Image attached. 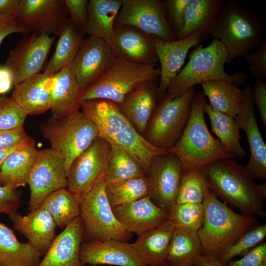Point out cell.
<instances>
[{"label":"cell","mask_w":266,"mask_h":266,"mask_svg":"<svg viewBox=\"0 0 266 266\" xmlns=\"http://www.w3.org/2000/svg\"><path fill=\"white\" fill-rule=\"evenodd\" d=\"M80 108L96 124L99 136L128 151L146 173L149 172L155 157L168 153L148 141L114 103L103 99H92L81 101Z\"/></svg>","instance_id":"obj_1"},{"label":"cell","mask_w":266,"mask_h":266,"mask_svg":"<svg viewBox=\"0 0 266 266\" xmlns=\"http://www.w3.org/2000/svg\"><path fill=\"white\" fill-rule=\"evenodd\" d=\"M209 190L241 213L266 217L264 200L244 167L233 159H220L201 168Z\"/></svg>","instance_id":"obj_2"},{"label":"cell","mask_w":266,"mask_h":266,"mask_svg":"<svg viewBox=\"0 0 266 266\" xmlns=\"http://www.w3.org/2000/svg\"><path fill=\"white\" fill-rule=\"evenodd\" d=\"M203 92H197L191 104L188 123L179 140L167 152L176 156L182 166L183 173L200 169L214 161L233 159L220 140L208 130L204 118L206 103Z\"/></svg>","instance_id":"obj_3"},{"label":"cell","mask_w":266,"mask_h":266,"mask_svg":"<svg viewBox=\"0 0 266 266\" xmlns=\"http://www.w3.org/2000/svg\"><path fill=\"white\" fill-rule=\"evenodd\" d=\"M210 35L225 47L226 64L238 57L245 58L265 40L258 17L244 3L236 0L223 3Z\"/></svg>","instance_id":"obj_4"},{"label":"cell","mask_w":266,"mask_h":266,"mask_svg":"<svg viewBox=\"0 0 266 266\" xmlns=\"http://www.w3.org/2000/svg\"><path fill=\"white\" fill-rule=\"evenodd\" d=\"M202 204L203 223L197 232L202 255L218 258L226 248L258 225L255 216L235 212L210 190Z\"/></svg>","instance_id":"obj_5"},{"label":"cell","mask_w":266,"mask_h":266,"mask_svg":"<svg viewBox=\"0 0 266 266\" xmlns=\"http://www.w3.org/2000/svg\"><path fill=\"white\" fill-rule=\"evenodd\" d=\"M228 56L225 47L217 39L213 38L205 47L198 45L191 52L186 66L170 82L164 99H173L198 84L210 80H224L237 85L244 84L247 81L245 72L229 74L225 71Z\"/></svg>","instance_id":"obj_6"},{"label":"cell","mask_w":266,"mask_h":266,"mask_svg":"<svg viewBox=\"0 0 266 266\" xmlns=\"http://www.w3.org/2000/svg\"><path fill=\"white\" fill-rule=\"evenodd\" d=\"M156 65H143L117 57L110 66L81 94L80 102L103 99L118 105L140 84L160 76Z\"/></svg>","instance_id":"obj_7"},{"label":"cell","mask_w":266,"mask_h":266,"mask_svg":"<svg viewBox=\"0 0 266 266\" xmlns=\"http://www.w3.org/2000/svg\"><path fill=\"white\" fill-rule=\"evenodd\" d=\"M106 174L89 191L79 195L83 241L115 239L127 242L133 233L128 232L115 216L105 193Z\"/></svg>","instance_id":"obj_8"},{"label":"cell","mask_w":266,"mask_h":266,"mask_svg":"<svg viewBox=\"0 0 266 266\" xmlns=\"http://www.w3.org/2000/svg\"><path fill=\"white\" fill-rule=\"evenodd\" d=\"M39 129L51 148L64 156L67 173L74 159L99 136L96 124L80 109L62 119L52 116Z\"/></svg>","instance_id":"obj_9"},{"label":"cell","mask_w":266,"mask_h":266,"mask_svg":"<svg viewBox=\"0 0 266 266\" xmlns=\"http://www.w3.org/2000/svg\"><path fill=\"white\" fill-rule=\"evenodd\" d=\"M193 87L180 96L159 102L149 121L145 138L153 145L165 150L172 148L181 136L188 123L193 99Z\"/></svg>","instance_id":"obj_10"},{"label":"cell","mask_w":266,"mask_h":266,"mask_svg":"<svg viewBox=\"0 0 266 266\" xmlns=\"http://www.w3.org/2000/svg\"><path fill=\"white\" fill-rule=\"evenodd\" d=\"M67 171L64 156L52 148L38 150L28 184L30 190L28 210L37 209L53 192L67 188Z\"/></svg>","instance_id":"obj_11"},{"label":"cell","mask_w":266,"mask_h":266,"mask_svg":"<svg viewBox=\"0 0 266 266\" xmlns=\"http://www.w3.org/2000/svg\"><path fill=\"white\" fill-rule=\"evenodd\" d=\"M122 1L114 27L129 26L165 41L177 39L168 24L163 0Z\"/></svg>","instance_id":"obj_12"},{"label":"cell","mask_w":266,"mask_h":266,"mask_svg":"<svg viewBox=\"0 0 266 266\" xmlns=\"http://www.w3.org/2000/svg\"><path fill=\"white\" fill-rule=\"evenodd\" d=\"M110 152L109 143L97 137L72 162L67 174V188L78 196L91 189L106 174Z\"/></svg>","instance_id":"obj_13"},{"label":"cell","mask_w":266,"mask_h":266,"mask_svg":"<svg viewBox=\"0 0 266 266\" xmlns=\"http://www.w3.org/2000/svg\"><path fill=\"white\" fill-rule=\"evenodd\" d=\"M54 40V36L32 33L16 44L4 64L13 74L14 85L40 72Z\"/></svg>","instance_id":"obj_14"},{"label":"cell","mask_w":266,"mask_h":266,"mask_svg":"<svg viewBox=\"0 0 266 266\" xmlns=\"http://www.w3.org/2000/svg\"><path fill=\"white\" fill-rule=\"evenodd\" d=\"M14 16L27 32L58 35L67 12L63 0H20Z\"/></svg>","instance_id":"obj_15"},{"label":"cell","mask_w":266,"mask_h":266,"mask_svg":"<svg viewBox=\"0 0 266 266\" xmlns=\"http://www.w3.org/2000/svg\"><path fill=\"white\" fill-rule=\"evenodd\" d=\"M148 177L149 197L157 206L167 211L176 203L183 173L179 159L167 153L152 160Z\"/></svg>","instance_id":"obj_16"},{"label":"cell","mask_w":266,"mask_h":266,"mask_svg":"<svg viewBox=\"0 0 266 266\" xmlns=\"http://www.w3.org/2000/svg\"><path fill=\"white\" fill-rule=\"evenodd\" d=\"M116 57L105 40L91 36L84 38L68 66L81 93L110 66Z\"/></svg>","instance_id":"obj_17"},{"label":"cell","mask_w":266,"mask_h":266,"mask_svg":"<svg viewBox=\"0 0 266 266\" xmlns=\"http://www.w3.org/2000/svg\"><path fill=\"white\" fill-rule=\"evenodd\" d=\"M252 88L247 85L242 90L239 110L234 119L247 138L250 157L245 169L253 179L266 178V145L260 131L255 114Z\"/></svg>","instance_id":"obj_18"},{"label":"cell","mask_w":266,"mask_h":266,"mask_svg":"<svg viewBox=\"0 0 266 266\" xmlns=\"http://www.w3.org/2000/svg\"><path fill=\"white\" fill-rule=\"evenodd\" d=\"M153 44L161 64L160 81L158 86V103L165 98L171 80L180 71L189 50L201 42L199 33L174 41L164 40L153 35Z\"/></svg>","instance_id":"obj_19"},{"label":"cell","mask_w":266,"mask_h":266,"mask_svg":"<svg viewBox=\"0 0 266 266\" xmlns=\"http://www.w3.org/2000/svg\"><path fill=\"white\" fill-rule=\"evenodd\" d=\"M116 57L143 65L159 62L153 44V35L129 26L114 27L106 41Z\"/></svg>","instance_id":"obj_20"},{"label":"cell","mask_w":266,"mask_h":266,"mask_svg":"<svg viewBox=\"0 0 266 266\" xmlns=\"http://www.w3.org/2000/svg\"><path fill=\"white\" fill-rule=\"evenodd\" d=\"M80 259L83 264L93 266H147L131 244L115 239L83 241Z\"/></svg>","instance_id":"obj_21"},{"label":"cell","mask_w":266,"mask_h":266,"mask_svg":"<svg viewBox=\"0 0 266 266\" xmlns=\"http://www.w3.org/2000/svg\"><path fill=\"white\" fill-rule=\"evenodd\" d=\"M15 230L24 236L28 243L43 256L56 235V225L47 210L42 206L26 215L18 211L9 215Z\"/></svg>","instance_id":"obj_22"},{"label":"cell","mask_w":266,"mask_h":266,"mask_svg":"<svg viewBox=\"0 0 266 266\" xmlns=\"http://www.w3.org/2000/svg\"><path fill=\"white\" fill-rule=\"evenodd\" d=\"M83 235V223L79 216L55 236L37 266H86L80 259Z\"/></svg>","instance_id":"obj_23"},{"label":"cell","mask_w":266,"mask_h":266,"mask_svg":"<svg viewBox=\"0 0 266 266\" xmlns=\"http://www.w3.org/2000/svg\"><path fill=\"white\" fill-rule=\"evenodd\" d=\"M112 210L123 226L138 236L168 219V211L155 204L149 196L112 207Z\"/></svg>","instance_id":"obj_24"},{"label":"cell","mask_w":266,"mask_h":266,"mask_svg":"<svg viewBox=\"0 0 266 266\" xmlns=\"http://www.w3.org/2000/svg\"><path fill=\"white\" fill-rule=\"evenodd\" d=\"M54 75L40 72L14 85L11 98L27 115L50 109Z\"/></svg>","instance_id":"obj_25"},{"label":"cell","mask_w":266,"mask_h":266,"mask_svg":"<svg viewBox=\"0 0 266 266\" xmlns=\"http://www.w3.org/2000/svg\"><path fill=\"white\" fill-rule=\"evenodd\" d=\"M156 80L145 82L131 91L117 105L121 113L142 136L158 102Z\"/></svg>","instance_id":"obj_26"},{"label":"cell","mask_w":266,"mask_h":266,"mask_svg":"<svg viewBox=\"0 0 266 266\" xmlns=\"http://www.w3.org/2000/svg\"><path fill=\"white\" fill-rule=\"evenodd\" d=\"M175 229L167 219L157 227L138 236L131 245L147 266H161L166 255Z\"/></svg>","instance_id":"obj_27"},{"label":"cell","mask_w":266,"mask_h":266,"mask_svg":"<svg viewBox=\"0 0 266 266\" xmlns=\"http://www.w3.org/2000/svg\"><path fill=\"white\" fill-rule=\"evenodd\" d=\"M223 3L222 0H191L186 9L183 28L177 39L198 32L201 41L206 40Z\"/></svg>","instance_id":"obj_28"},{"label":"cell","mask_w":266,"mask_h":266,"mask_svg":"<svg viewBox=\"0 0 266 266\" xmlns=\"http://www.w3.org/2000/svg\"><path fill=\"white\" fill-rule=\"evenodd\" d=\"M81 91L71 70L63 68L54 75L52 91V117L62 119L79 109Z\"/></svg>","instance_id":"obj_29"},{"label":"cell","mask_w":266,"mask_h":266,"mask_svg":"<svg viewBox=\"0 0 266 266\" xmlns=\"http://www.w3.org/2000/svg\"><path fill=\"white\" fill-rule=\"evenodd\" d=\"M84 35L67 18L58 34L59 38L55 52L43 67V72L55 75L64 67L69 66L80 48Z\"/></svg>","instance_id":"obj_30"},{"label":"cell","mask_w":266,"mask_h":266,"mask_svg":"<svg viewBox=\"0 0 266 266\" xmlns=\"http://www.w3.org/2000/svg\"><path fill=\"white\" fill-rule=\"evenodd\" d=\"M38 150L35 143L16 150L3 163L0 184L13 190L28 184L29 175Z\"/></svg>","instance_id":"obj_31"},{"label":"cell","mask_w":266,"mask_h":266,"mask_svg":"<svg viewBox=\"0 0 266 266\" xmlns=\"http://www.w3.org/2000/svg\"><path fill=\"white\" fill-rule=\"evenodd\" d=\"M122 0H89L84 34L106 41L112 35Z\"/></svg>","instance_id":"obj_32"},{"label":"cell","mask_w":266,"mask_h":266,"mask_svg":"<svg viewBox=\"0 0 266 266\" xmlns=\"http://www.w3.org/2000/svg\"><path fill=\"white\" fill-rule=\"evenodd\" d=\"M202 254V246L196 232L175 228L161 266H193Z\"/></svg>","instance_id":"obj_33"},{"label":"cell","mask_w":266,"mask_h":266,"mask_svg":"<svg viewBox=\"0 0 266 266\" xmlns=\"http://www.w3.org/2000/svg\"><path fill=\"white\" fill-rule=\"evenodd\" d=\"M39 253L28 242L16 238L13 229L0 222V265L3 266H37Z\"/></svg>","instance_id":"obj_34"},{"label":"cell","mask_w":266,"mask_h":266,"mask_svg":"<svg viewBox=\"0 0 266 266\" xmlns=\"http://www.w3.org/2000/svg\"><path fill=\"white\" fill-rule=\"evenodd\" d=\"M201 85L214 110L233 118L237 115L242 100V90L237 85L224 80H210Z\"/></svg>","instance_id":"obj_35"},{"label":"cell","mask_w":266,"mask_h":266,"mask_svg":"<svg viewBox=\"0 0 266 266\" xmlns=\"http://www.w3.org/2000/svg\"><path fill=\"white\" fill-rule=\"evenodd\" d=\"M211 123L212 131L219 138L225 149L234 158H244L246 152L241 146L240 127L234 118L214 110L209 103L204 107Z\"/></svg>","instance_id":"obj_36"},{"label":"cell","mask_w":266,"mask_h":266,"mask_svg":"<svg viewBox=\"0 0 266 266\" xmlns=\"http://www.w3.org/2000/svg\"><path fill=\"white\" fill-rule=\"evenodd\" d=\"M49 212L57 227L64 229L80 216L79 196L67 188L59 189L48 195L42 202Z\"/></svg>","instance_id":"obj_37"},{"label":"cell","mask_w":266,"mask_h":266,"mask_svg":"<svg viewBox=\"0 0 266 266\" xmlns=\"http://www.w3.org/2000/svg\"><path fill=\"white\" fill-rule=\"evenodd\" d=\"M106 174L107 183H113L145 175L146 172L133 155L126 150L112 143Z\"/></svg>","instance_id":"obj_38"},{"label":"cell","mask_w":266,"mask_h":266,"mask_svg":"<svg viewBox=\"0 0 266 266\" xmlns=\"http://www.w3.org/2000/svg\"><path fill=\"white\" fill-rule=\"evenodd\" d=\"M105 191L112 208L129 203L149 196L148 177L145 175L113 183H106Z\"/></svg>","instance_id":"obj_39"},{"label":"cell","mask_w":266,"mask_h":266,"mask_svg":"<svg viewBox=\"0 0 266 266\" xmlns=\"http://www.w3.org/2000/svg\"><path fill=\"white\" fill-rule=\"evenodd\" d=\"M205 178L200 169L190 170L182 173L176 203H202L209 191Z\"/></svg>","instance_id":"obj_40"},{"label":"cell","mask_w":266,"mask_h":266,"mask_svg":"<svg viewBox=\"0 0 266 266\" xmlns=\"http://www.w3.org/2000/svg\"><path fill=\"white\" fill-rule=\"evenodd\" d=\"M168 212V219L173 223L175 228L197 232L202 225V203H175Z\"/></svg>","instance_id":"obj_41"},{"label":"cell","mask_w":266,"mask_h":266,"mask_svg":"<svg viewBox=\"0 0 266 266\" xmlns=\"http://www.w3.org/2000/svg\"><path fill=\"white\" fill-rule=\"evenodd\" d=\"M266 236V224L257 225L242 234L235 242L226 248L218 259L224 265L237 256H243L259 244Z\"/></svg>","instance_id":"obj_42"},{"label":"cell","mask_w":266,"mask_h":266,"mask_svg":"<svg viewBox=\"0 0 266 266\" xmlns=\"http://www.w3.org/2000/svg\"><path fill=\"white\" fill-rule=\"evenodd\" d=\"M27 115L11 97H0V131L24 127Z\"/></svg>","instance_id":"obj_43"},{"label":"cell","mask_w":266,"mask_h":266,"mask_svg":"<svg viewBox=\"0 0 266 266\" xmlns=\"http://www.w3.org/2000/svg\"><path fill=\"white\" fill-rule=\"evenodd\" d=\"M163 1L168 24L177 39L183 28L186 9L191 0Z\"/></svg>","instance_id":"obj_44"},{"label":"cell","mask_w":266,"mask_h":266,"mask_svg":"<svg viewBox=\"0 0 266 266\" xmlns=\"http://www.w3.org/2000/svg\"><path fill=\"white\" fill-rule=\"evenodd\" d=\"M69 19L74 26L83 32L88 20L87 0H63Z\"/></svg>","instance_id":"obj_45"},{"label":"cell","mask_w":266,"mask_h":266,"mask_svg":"<svg viewBox=\"0 0 266 266\" xmlns=\"http://www.w3.org/2000/svg\"><path fill=\"white\" fill-rule=\"evenodd\" d=\"M249 69L256 80L264 81L266 78V40H264L260 49L251 52L245 58Z\"/></svg>","instance_id":"obj_46"},{"label":"cell","mask_w":266,"mask_h":266,"mask_svg":"<svg viewBox=\"0 0 266 266\" xmlns=\"http://www.w3.org/2000/svg\"><path fill=\"white\" fill-rule=\"evenodd\" d=\"M35 143L26 132L24 127L10 130L0 131V149H8L22 144Z\"/></svg>","instance_id":"obj_47"},{"label":"cell","mask_w":266,"mask_h":266,"mask_svg":"<svg viewBox=\"0 0 266 266\" xmlns=\"http://www.w3.org/2000/svg\"><path fill=\"white\" fill-rule=\"evenodd\" d=\"M22 192L0 185V214L9 215L18 211L21 203Z\"/></svg>","instance_id":"obj_48"},{"label":"cell","mask_w":266,"mask_h":266,"mask_svg":"<svg viewBox=\"0 0 266 266\" xmlns=\"http://www.w3.org/2000/svg\"><path fill=\"white\" fill-rule=\"evenodd\" d=\"M228 266H266V243L262 242L237 261H231Z\"/></svg>","instance_id":"obj_49"},{"label":"cell","mask_w":266,"mask_h":266,"mask_svg":"<svg viewBox=\"0 0 266 266\" xmlns=\"http://www.w3.org/2000/svg\"><path fill=\"white\" fill-rule=\"evenodd\" d=\"M254 104H255L262 122L266 129V83L262 80H256L252 88Z\"/></svg>","instance_id":"obj_50"},{"label":"cell","mask_w":266,"mask_h":266,"mask_svg":"<svg viewBox=\"0 0 266 266\" xmlns=\"http://www.w3.org/2000/svg\"><path fill=\"white\" fill-rule=\"evenodd\" d=\"M14 33H28L18 23L14 13L0 16V45L7 36Z\"/></svg>","instance_id":"obj_51"},{"label":"cell","mask_w":266,"mask_h":266,"mask_svg":"<svg viewBox=\"0 0 266 266\" xmlns=\"http://www.w3.org/2000/svg\"><path fill=\"white\" fill-rule=\"evenodd\" d=\"M15 83L12 71L4 65L0 66V95L7 93Z\"/></svg>","instance_id":"obj_52"},{"label":"cell","mask_w":266,"mask_h":266,"mask_svg":"<svg viewBox=\"0 0 266 266\" xmlns=\"http://www.w3.org/2000/svg\"><path fill=\"white\" fill-rule=\"evenodd\" d=\"M20 0H0V16L14 13Z\"/></svg>","instance_id":"obj_53"},{"label":"cell","mask_w":266,"mask_h":266,"mask_svg":"<svg viewBox=\"0 0 266 266\" xmlns=\"http://www.w3.org/2000/svg\"><path fill=\"white\" fill-rule=\"evenodd\" d=\"M193 266H228L221 263L218 258L205 255H200Z\"/></svg>","instance_id":"obj_54"},{"label":"cell","mask_w":266,"mask_h":266,"mask_svg":"<svg viewBox=\"0 0 266 266\" xmlns=\"http://www.w3.org/2000/svg\"><path fill=\"white\" fill-rule=\"evenodd\" d=\"M33 144V143H31ZM31 144H22L8 149H0V170L2 165L6 158L13 152Z\"/></svg>","instance_id":"obj_55"},{"label":"cell","mask_w":266,"mask_h":266,"mask_svg":"<svg viewBox=\"0 0 266 266\" xmlns=\"http://www.w3.org/2000/svg\"><path fill=\"white\" fill-rule=\"evenodd\" d=\"M258 189L262 198L265 200L266 198V183L258 184Z\"/></svg>","instance_id":"obj_56"},{"label":"cell","mask_w":266,"mask_h":266,"mask_svg":"<svg viewBox=\"0 0 266 266\" xmlns=\"http://www.w3.org/2000/svg\"><path fill=\"white\" fill-rule=\"evenodd\" d=\"M0 266H3L0 265Z\"/></svg>","instance_id":"obj_57"}]
</instances>
